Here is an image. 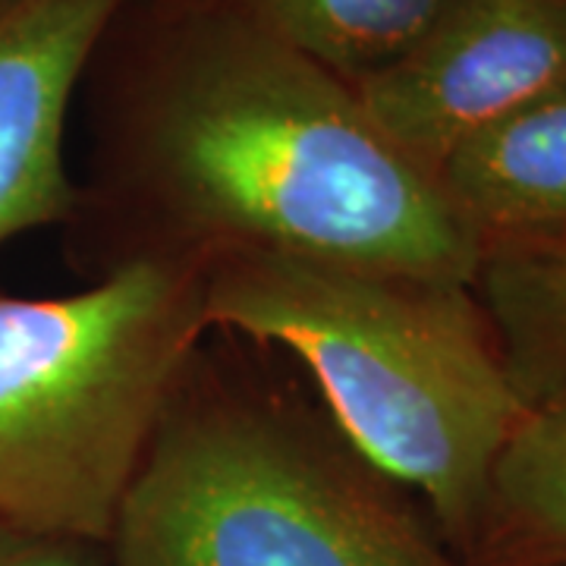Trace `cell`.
<instances>
[{
    "label": "cell",
    "instance_id": "obj_1",
    "mask_svg": "<svg viewBox=\"0 0 566 566\" xmlns=\"http://www.w3.org/2000/svg\"><path fill=\"white\" fill-rule=\"evenodd\" d=\"M98 274L277 255L472 286L482 243L356 92L237 0H180L126 63L66 223Z\"/></svg>",
    "mask_w": 566,
    "mask_h": 566
},
{
    "label": "cell",
    "instance_id": "obj_2",
    "mask_svg": "<svg viewBox=\"0 0 566 566\" xmlns=\"http://www.w3.org/2000/svg\"><path fill=\"white\" fill-rule=\"evenodd\" d=\"M205 322L300 365L337 428L472 560L491 472L528 412L472 286L237 255L205 268Z\"/></svg>",
    "mask_w": 566,
    "mask_h": 566
},
{
    "label": "cell",
    "instance_id": "obj_3",
    "mask_svg": "<svg viewBox=\"0 0 566 566\" xmlns=\"http://www.w3.org/2000/svg\"><path fill=\"white\" fill-rule=\"evenodd\" d=\"M208 337L164 406L111 566H469L308 385Z\"/></svg>",
    "mask_w": 566,
    "mask_h": 566
},
{
    "label": "cell",
    "instance_id": "obj_4",
    "mask_svg": "<svg viewBox=\"0 0 566 566\" xmlns=\"http://www.w3.org/2000/svg\"><path fill=\"white\" fill-rule=\"evenodd\" d=\"M205 271L126 262L61 296L0 293V526L111 545L182 368Z\"/></svg>",
    "mask_w": 566,
    "mask_h": 566
},
{
    "label": "cell",
    "instance_id": "obj_5",
    "mask_svg": "<svg viewBox=\"0 0 566 566\" xmlns=\"http://www.w3.org/2000/svg\"><path fill=\"white\" fill-rule=\"evenodd\" d=\"M564 82L566 0H453L403 61L353 92L434 177L457 145Z\"/></svg>",
    "mask_w": 566,
    "mask_h": 566
},
{
    "label": "cell",
    "instance_id": "obj_6",
    "mask_svg": "<svg viewBox=\"0 0 566 566\" xmlns=\"http://www.w3.org/2000/svg\"><path fill=\"white\" fill-rule=\"evenodd\" d=\"M120 7L25 0L0 20V245L73 221L80 186L66 170V120Z\"/></svg>",
    "mask_w": 566,
    "mask_h": 566
},
{
    "label": "cell",
    "instance_id": "obj_7",
    "mask_svg": "<svg viewBox=\"0 0 566 566\" xmlns=\"http://www.w3.org/2000/svg\"><path fill=\"white\" fill-rule=\"evenodd\" d=\"M434 180L482 249L566 237V82L457 145Z\"/></svg>",
    "mask_w": 566,
    "mask_h": 566
},
{
    "label": "cell",
    "instance_id": "obj_8",
    "mask_svg": "<svg viewBox=\"0 0 566 566\" xmlns=\"http://www.w3.org/2000/svg\"><path fill=\"white\" fill-rule=\"evenodd\" d=\"M472 290L526 409L566 400V237L485 245Z\"/></svg>",
    "mask_w": 566,
    "mask_h": 566
},
{
    "label": "cell",
    "instance_id": "obj_9",
    "mask_svg": "<svg viewBox=\"0 0 566 566\" xmlns=\"http://www.w3.org/2000/svg\"><path fill=\"white\" fill-rule=\"evenodd\" d=\"M469 566H566V400L528 409L506 441Z\"/></svg>",
    "mask_w": 566,
    "mask_h": 566
},
{
    "label": "cell",
    "instance_id": "obj_10",
    "mask_svg": "<svg viewBox=\"0 0 566 566\" xmlns=\"http://www.w3.org/2000/svg\"><path fill=\"white\" fill-rule=\"evenodd\" d=\"M271 35L349 88L400 63L453 0H237Z\"/></svg>",
    "mask_w": 566,
    "mask_h": 566
},
{
    "label": "cell",
    "instance_id": "obj_11",
    "mask_svg": "<svg viewBox=\"0 0 566 566\" xmlns=\"http://www.w3.org/2000/svg\"><path fill=\"white\" fill-rule=\"evenodd\" d=\"M0 566H111L104 545L0 526Z\"/></svg>",
    "mask_w": 566,
    "mask_h": 566
},
{
    "label": "cell",
    "instance_id": "obj_12",
    "mask_svg": "<svg viewBox=\"0 0 566 566\" xmlns=\"http://www.w3.org/2000/svg\"><path fill=\"white\" fill-rule=\"evenodd\" d=\"M25 0H0V20L7 17V13H13L17 7H22Z\"/></svg>",
    "mask_w": 566,
    "mask_h": 566
}]
</instances>
